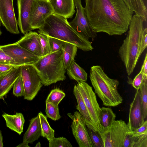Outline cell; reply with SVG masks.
<instances>
[{"mask_svg":"<svg viewBox=\"0 0 147 147\" xmlns=\"http://www.w3.org/2000/svg\"><path fill=\"white\" fill-rule=\"evenodd\" d=\"M85 14L93 31L121 35L129 28L133 12L123 0H85Z\"/></svg>","mask_w":147,"mask_h":147,"instance_id":"1","label":"cell"},{"mask_svg":"<svg viewBox=\"0 0 147 147\" xmlns=\"http://www.w3.org/2000/svg\"><path fill=\"white\" fill-rule=\"evenodd\" d=\"M144 22L142 17L136 14L132 16L127 36L119 50V57L129 76L133 72L141 55L142 37L147 31V28L144 26Z\"/></svg>","mask_w":147,"mask_h":147,"instance_id":"2","label":"cell"},{"mask_svg":"<svg viewBox=\"0 0 147 147\" xmlns=\"http://www.w3.org/2000/svg\"><path fill=\"white\" fill-rule=\"evenodd\" d=\"M38 29V33L72 44L84 51H92L93 49L89 39L76 31L67 19L61 16L52 14Z\"/></svg>","mask_w":147,"mask_h":147,"instance_id":"3","label":"cell"},{"mask_svg":"<svg viewBox=\"0 0 147 147\" xmlns=\"http://www.w3.org/2000/svg\"><path fill=\"white\" fill-rule=\"evenodd\" d=\"M90 78L95 93L102 100L103 105L116 107L122 103V98L117 90L119 82L109 78L101 66L91 67Z\"/></svg>","mask_w":147,"mask_h":147,"instance_id":"4","label":"cell"},{"mask_svg":"<svg viewBox=\"0 0 147 147\" xmlns=\"http://www.w3.org/2000/svg\"><path fill=\"white\" fill-rule=\"evenodd\" d=\"M42 84L48 86L66 79L61 50L40 57L32 65Z\"/></svg>","mask_w":147,"mask_h":147,"instance_id":"5","label":"cell"},{"mask_svg":"<svg viewBox=\"0 0 147 147\" xmlns=\"http://www.w3.org/2000/svg\"><path fill=\"white\" fill-rule=\"evenodd\" d=\"M88 111L94 125L99 134L102 132L100 123L101 108L97 102L95 93L92 87L86 82L79 81L76 85Z\"/></svg>","mask_w":147,"mask_h":147,"instance_id":"6","label":"cell"},{"mask_svg":"<svg viewBox=\"0 0 147 147\" xmlns=\"http://www.w3.org/2000/svg\"><path fill=\"white\" fill-rule=\"evenodd\" d=\"M131 131L125 121L115 120L105 131L100 134L104 147H123V142L127 134Z\"/></svg>","mask_w":147,"mask_h":147,"instance_id":"7","label":"cell"},{"mask_svg":"<svg viewBox=\"0 0 147 147\" xmlns=\"http://www.w3.org/2000/svg\"><path fill=\"white\" fill-rule=\"evenodd\" d=\"M20 68V75L24 87V98L32 100L36 96L43 85L32 65H22Z\"/></svg>","mask_w":147,"mask_h":147,"instance_id":"8","label":"cell"},{"mask_svg":"<svg viewBox=\"0 0 147 147\" xmlns=\"http://www.w3.org/2000/svg\"><path fill=\"white\" fill-rule=\"evenodd\" d=\"M0 46L5 53L13 59L12 65L15 67L32 65L40 58L23 48L16 42Z\"/></svg>","mask_w":147,"mask_h":147,"instance_id":"9","label":"cell"},{"mask_svg":"<svg viewBox=\"0 0 147 147\" xmlns=\"http://www.w3.org/2000/svg\"><path fill=\"white\" fill-rule=\"evenodd\" d=\"M72 120L71 126L72 134L79 147H94L87 130L84 117L78 111L68 113Z\"/></svg>","mask_w":147,"mask_h":147,"instance_id":"10","label":"cell"},{"mask_svg":"<svg viewBox=\"0 0 147 147\" xmlns=\"http://www.w3.org/2000/svg\"><path fill=\"white\" fill-rule=\"evenodd\" d=\"M52 13L53 9L49 1L34 0L29 17L32 30L42 27L47 18Z\"/></svg>","mask_w":147,"mask_h":147,"instance_id":"11","label":"cell"},{"mask_svg":"<svg viewBox=\"0 0 147 147\" xmlns=\"http://www.w3.org/2000/svg\"><path fill=\"white\" fill-rule=\"evenodd\" d=\"M74 2L76 13L75 18L69 24L78 32L87 38L93 40L97 36L96 33L93 31L90 25L81 0H74Z\"/></svg>","mask_w":147,"mask_h":147,"instance_id":"12","label":"cell"},{"mask_svg":"<svg viewBox=\"0 0 147 147\" xmlns=\"http://www.w3.org/2000/svg\"><path fill=\"white\" fill-rule=\"evenodd\" d=\"M0 22L11 33H20L14 12L13 0H0Z\"/></svg>","mask_w":147,"mask_h":147,"instance_id":"13","label":"cell"},{"mask_svg":"<svg viewBox=\"0 0 147 147\" xmlns=\"http://www.w3.org/2000/svg\"><path fill=\"white\" fill-rule=\"evenodd\" d=\"M134 100L130 104L129 121L127 125L131 131L140 127L144 123V118L139 89L136 90Z\"/></svg>","mask_w":147,"mask_h":147,"instance_id":"14","label":"cell"},{"mask_svg":"<svg viewBox=\"0 0 147 147\" xmlns=\"http://www.w3.org/2000/svg\"><path fill=\"white\" fill-rule=\"evenodd\" d=\"M34 0H17L18 17V25L22 34L31 31L29 17Z\"/></svg>","mask_w":147,"mask_h":147,"instance_id":"15","label":"cell"},{"mask_svg":"<svg viewBox=\"0 0 147 147\" xmlns=\"http://www.w3.org/2000/svg\"><path fill=\"white\" fill-rule=\"evenodd\" d=\"M16 42L30 53L39 57H41L40 39L37 32L29 31Z\"/></svg>","mask_w":147,"mask_h":147,"instance_id":"16","label":"cell"},{"mask_svg":"<svg viewBox=\"0 0 147 147\" xmlns=\"http://www.w3.org/2000/svg\"><path fill=\"white\" fill-rule=\"evenodd\" d=\"M53 13L67 19L71 18L76 11L74 0H49Z\"/></svg>","mask_w":147,"mask_h":147,"instance_id":"17","label":"cell"},{"mask_svg":"<svg viewBox=\"0 0 147 147\" xmlns=\"http://www.w3.org/2000/svg\"><path fill=\"white\" fill-rule=\"evenodd\" d=\"M20 75V66H18L0 76V99L6 95Z\"/></svg>","mask_w":147,"mask_h":147,"instance_id":"18","label":"cell"},{"mask_svg":"<svg viewBox=\"0 0 147 147\" xmlns=\"http://www.w3.org/2000/svg\"><path fill=\"white\" fill-rule=\"evenodd\" d=\"M28 128L24 134L22 142L32 144L37 140L41 135V130L38 115L30 120Z\"/></svg>","mask_w":147,"mask_h":147,"instance_id":"19","label":"cell"},{"mask_svg":"<svg viewBox=\"0 0 147 147\" xmlns=\"http://www.w3.org/2000/svg\"><path fill=\"white\" fill-rule=\"evenodd\" d=\"M2 116L5 121L6 126L20 135L23 132L25 121L23 115L18 112L13 115L4 113Z\"/></svg>","mask_w":147,"mask_h":147,"instance_id":"20","label":"cell"},{"mask_svg":"<svg viewBox=\"0 0 147 147\" xmlns=\"http://www.w3.org/2000/svg\"><path fill=\"white\" fill-rule=\"evenodd\" d=\"M73 93L77 102V105L76 106V109L84 117L86 126L95 131H97L94 125L91 117L80 94L77 89L76 84L74 85V88Z\"/></svg>","mask_w":147,"mask_h":147,"instance_id":"21","label":"cell"},{"mask_svg":"<svg viewBox=\"0 0 147 147\" xmlns=\"http://www.w3.org/2000/svg\"><path fill=\"white\" fill-rule=\"evenodd\" d=\"M67 74L71 79L77 82H86L87 74L85 70L74 61L66 69Z\"/></svg>","mask_w":147,"mask_h":147,"instance_id":"22","label":"cell"},{"mask_svg":"<svg viewBox=\"0 0 147 147\" xmlns=\"http://www.w3.org/2000/svg\"><path fill=\"white\" fill-rule=\"evenodd\" d=\"M128 8L147 21L146 7L143 0H123Z\"/></svg>","mask_w":147,"mask_h":147,"instance_id":"23","label":"cell"},{"mask_svg":"<svg viewBox=\"0 0 147 147\" xmlns=\"http://www.w3.org/2000/svg\"><path fill=\"white\" fill-rule=\"evenodd\" d=\"M78 47L76 45L65 42L61 50L62 58L65 68L66 69L74 61L77 55Z\"/></svg>","mask_w":147,"mask_h":147,"instance_id":"24","label":"cell"},{"mask_svg":"<svg viewBox=\"0 0 147 147\" xmlns=\"http://www.w3.org/2000/svg\"><path fill=\"white\" fill-rule=\"evenodd\" d=\"M116 117L115 114L111 108L103 107L101 108L100 118L102 133L111 125L115 120Z\"/></svg>","mask_w":147,"mask_h":147,"instance_id":"25","label":"cell"},{"mask_svg":"<svg viewBox=\"0 0 147 147\" xmlns=\"http://www.w3.org/2000/svg\"><path fill=\"white\" fill-rule=\"evenodd\" d=\"M38 115L41 127V136L45 138L50 142L55 138V131L50 126L46 116L41 111L38 113Z\"/></svg>","mask_w":147,"mask_h":147,"instance_id":"26","label":"cell"},{"mask_svg":"<svg viewBox=\"0 0 147 147\" xmlns=\"http://www.w3.org/2000/svg\"><path fill=\"white\" fill-rule=\"evenodd\" d=\"M139 89L142 113L145 120L147 115V76L145 77Z\"/></svg>","mask_w":147,"mask_h":147,"instance_id":"27","label":"cell"},{"mask_svg":"<svg viewBox=\"0 0 147 147\" xmlns=\"http://www.w3.org/2000/svg\"><path fill=\"white\" fill-rule=\"evenodd\" d=\"M45 103V112L47 117L54 121L60 119L61 116L59 114L58 105H54L46 100Z\"/></svg>","mask_w":147,"mask_h":147,"instance_id":"28","label":"cell"},{"mask_svg":"<svg viewBox=\"0 0 147 147\" xmlns=\"http://www.w3.org/2000/svg\"><path fill=\"white\" fill-rule=\"evenodd\" d=\"M65 96V93L62 90L57 88L51 90L46 100L54 105H58Z\"/></svg>","mask_w":147,"mask_h":147,"instance_id":"29","label":"cell"},{"mask_svg":"<svg viewBox=\"0 0 147 147\" xmlns=\"http://www.w3.org/2000/svg\"><path fill=\"white\" fill-rule=\"evenodd\" d=\"M87 129L94 147H104L102 140L99 132L95 131L87 127Z\"/></svg>","mask_w":147,"mask_h":147,"instance_id":"30","label":"cell"},{"mask_svg":"<svg viewBox=\"0 0 147 147\" xmlns=\"http://www.w3.org/2000/svg\"><path fill=\"white\" fill-rule=\"evenodd\" d=\"M50 53L61 50L65 42L57 38L48 36Z\"/></svg>","mask_w":147,"mask_h":147,"instance_id":"31","label":"cell"},{"mask_svg":"<svg viewBox=\"0 0 147 147\" xmlns=\"http://www.w3.org/2000/svg\"><path fill=\"white\" fill-rule=\"evenodd\" d=\"M49 147H72L70 142L65 138L61 137L55 138L49 142Z\"/></svg>","mask_w":147,"mask_h":147,"instance_id":"32","label":"cell"},{"mask_svg":"<svg viewBox=\"0 0 147 147\" xmlns=\"http://www.w3.org/2000/svg\"><path fill=\"white\" fill-rule=\"evenodd\" d=\"M41 43V57L50 53L48 36L41 33H38Z\"/></svg>","mask_w":147,"mask_h":147,"instance_id":"33","label":"cell"},{"mask_svg":"<svg viewBox=\"0 0 147 147\" xmlns=\"http://www.w3.org/2000/svg\"><path fill=\"white\" fill-rule=\"evenodd\" d=\"M13 88V94L14 96L17 97L23 96L24 87L20 75L15 82Z\"/></svg>","mask_w":147,"mask_h":147,"instance_id":"34","label":"cell"},{"mask_svg":"<svg viewBox=\"0 0 147 147\" xmlns=\"http://www.w3.org/2000/svg\"><path fill=\"white\" fill-rule=\"evenodd\" d=\"M134 137V147H147V133Z\"/></svg>","mask_w":147,"mask_h":147,"instance_id":"35","label":"cell"},{"mask_svg":"<svg viewBox=\"0 0 147 147\" xmlns=\"http://www.w3.org/2000/svg\"><path fill=\"white\" fill-rule=\"evenodd\" d=\"M146 76H144V74L140 71L139 73L135 77L131 82V85L136 90L139 89Z\"/></svg>","mask_w":147,"mask_h":147,"instance_id":"36","label":"cell"},{"mask_svg":"<svg viewBox=\"0 0 147 147\" xmlns=\"http://www.w3.org/2000/svg\"><path fill=\"white\" fill-rule=\"evenodd\" d=\"M135 138L132 131L127 134L123 141V147H134Z\"/></svg>","mask_w":147,"mask_h":147,"instance_id":"37","label":"cell"},{"mask_svg":"<svg viewBox=\"0 0 147 147\" xmlns=\"http://www.w3.org/2000/svg\"><path fill=\"white\" fill-rule=\"evenodd\" d=\"M13 62V59L5 53L0 46V64H10L12 65Z\"/></svg>","mask_w":147,"mask_h":147,"instance_id":"38","label":"cell"},{"mask_svg":"<svg viewBox=\"0 0 147 147\" xmlns=\"http://www.w3.org/2000/svg\"><path fill=\"white\" fill-rule=\"evenodd\" d=\"M134 136L137 137L147 133V121H145L143 124L139 128L132 131Z\"/></svg>","mask_w":147,"mask_h":147,"instance_id":"39","label":"cell"},{"mask_svg":"<svg viewBox=\"0 0 147 147\" xmlns=\"http://www.w3.org/2000/svg\"><path fill=\"white\" fill-rule=\"evenodd\" d=\"M14 67L10 64H0V76L6 74Z\"/></svg>","mask_w":147,"mask_h":147,"instance_id":"40","label":"cell"},{"mask_svg":"<svg viewBox=\"0 0 147 147\" xmlns=\"http://www.w3.org/2000/svg\"><path fill=\"white\" fill-rule=\"evenodd\" d=\"M147 31L146 32L142 37L141 48L140 53L141 55L143 52L147 47Z\"/></svg>","mask_w":147,"mask_h":147,"instance_id":"41","label":"cell"},{"mask_svg":"<svg viewBox=\"0 0 147 147\" xmlns=\"http://www.w3.org/2000/svg\"><path fill=\"white\" fill-rule=\"evenodd\" d=\"M144 76H147V54H146L145 57L140 71Z\"/></svg>","mask_w":147,"mask_h":147,"instance_id":"42","label":"cell"},{"mask_svg":"<svg viewBox=\"0 0 147 147\" xmlns=\"http://www.w3.org/2000/svg\"><path fill=\"white\" fill-rule=\"evenodd\" d=\"M3 137L2 134V131L0 130V147H3Z\"/></svg>","mask_w":147,"mask_h":147,"instance_id":"43","label":"cell"},{"mask_svg":"<svg viewBox=\"0 0 147 147\" xmlns=\"http://www.w3.org/2000/svg\"><path fill=\"white\" fill-rule=\"evenodd\" d=\"M16 147H30V146H29L28 145V144L24 143V142H22L18 145H17V146H16Z\"/></svg>","mask_w":147,"mask_h":147,"instance_id":"44","label":"cell"},{"mask_svg":"<svg viewBox=\"0 0 147 147\" xmlns=\"http://www.w3.org/2000/svg\"><path fill=\"white\" fill-rule=\"evenodd\" d=\"M41 146V144L40 142H38L35 146V147H40Z\"/></svg>","mask_w":147,"mask_h":147,"instance_id":"45","label":"cell"},{"mask_svg":"<svg viewBox=\"0 0 147 147\" xmlns=\"http://www.w3.org/2000/svg\"><path fill=\"white\" fill-rule=\"evenodd\" d=\"M1 22H0V36L2 34V32L1 31Z\"/></svg>","mask_w":147,"mask_h":147,"instance_id":"46","label":"cell"},{"mask_svg":"<svg viewBox=\"0 0 147 147\" xmlns=\"http://www.w3.org/2000/svg\"><path fill=\"white\" fill-rule=\"evenodd\" d=\"M47 0V1H49V0Z\"/></svg>","mask_w":147,"mask_h":147,"instance_id":"47","label":"cell"}]
</instances>
